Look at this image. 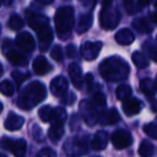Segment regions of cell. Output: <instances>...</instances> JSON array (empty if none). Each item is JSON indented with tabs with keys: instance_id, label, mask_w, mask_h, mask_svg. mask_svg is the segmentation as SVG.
Segmentation results:
<instances>
[{
	"instance_id": "11",
	"label": "cell",
	"mask_w": 157,
	"mask_h": 157,
	"mask_svg": "<svg viewBox=\"0 0 157 157\" xmlns=\"http://www.w3.org/2000/svg\"><path fill=\"white\" fill-rule=\"evenodd\" d=\"M88 137L87 136H82V137H76L72 139V142L68 145L66 144L65 146H69L70 148H66V152H69L71 154H84L87 152L88 147Z\"/></svg>"
},
{
	"instance_id": "45",
	"label": "cell",
	"mask_w": 157,
	"mask_h": 157,
	"mask_svg": "<svg viewBox=\"0 0 157 157\" xmlns=\"http://www.w3.org/2000/svg\"><path fill=\"white\" fill-rule=\"evenodd\" d=\"M2 109H3V107H2V103L0 102V114H1V112H2Z\"/></svg>"
},
{
	"instance_id": "29",
	"label": "cell",
	"mask_w": 157,
	"mask_h": 157,
	"mask_svg": "<svg viewBox=\"0 0 157 157\" xmlns=\"http://www.w3.org/2000/svg\"><path fill=\"white\" fill-rule=\"evenodd\" d=\"M8 26H9V28L11 29V30H20V29L23 28V26H24V21H23V18L21 17L20 15H16V14H14V15H12L11 17H10L9 22H8Z\"/></svg>"
},
{
	"instance_id": "40",
	"label": "cell",
	"mask_w": 157,
	"mask_h": 157,
	"mask_svg": "<svg viewBox=\"0 0 157 157\" xmlns=\"http://www.w3.org/2000/svg\"><path fill=\"white\" fill-rule=\"evenodd\" d=\"M152 0H138V7L142 8V7H146V6L150 5V2Z\"/></svg>"
},
{
	"instance_id": "22",
	"label": "cell",
	"mask_w": 157,
	"mask_h": 157,
	"mask_svg": "<svg viewBox=\"0 0 157 157\" xmlns=\"http://www.w3.org/2000/svg\"><path fill=\"white\" fill-rule=\"evenodd\" d=\"M93 16L92 14H84L80 17L78 22V26H76V33L82 35V33H86L90 30V28L93 26Z\"/></svg>"
},
{
	"instance_id": "17",
	"label": "cell",
	"mask_w": 157,
	"mask_h": 157,
	"mask_svg": "<svg viewBox=\"0 0 157 157\" xmlns=\"http://www.w3.org/2000/svg\"><path fill=\"white\" fill-rule=\"evenodd\" d=\"M108 141H109L108 133L105 131L99 130L95 133L94 138H93L92 142H90V146L95 151H102L107 147Z\"/></svg>"
},
{
	"instance_id": "15",
	"label": "cell",
	"mask_w": 157,
	"mask_h": 157,
	"mask_svg": "<svg viewBox=\"0 0 157 157\" xmlns=\"http://www.w3.org/2000/svg\"><path fill=\"white\" fill-rule=\"evenodd\" d=\"M142 109V102L138 99L128 98L127 100L123 101V111L127 116H132L138 114Z\"/></svg>"
},
{
	"instance_id": "2",
	"label": "cell",
	"mask_w": 157,
	"mask_h": 157,
	"mask_svg": "<svg viewBox=\"0 0 157 157\" xmlns=\"http://www.w3.org/2000/svg\"><path fill=\"white\" fill-rule=\"evenodd\" d=\"M26 16L29 27L37 33L40 50L42 52L48 51L53 41V33L51 30L48 18L42 14L29 13V12H27Z\"/></svg>"
},
{
	"instance_id": "42",
	"label": "cell",
	"mask_w": 157,
	"mask_h": 157,
	"mask_svg": "<svg viewBox=\"0 0 157 157\" xmlns=\"http://www.w3.org/2000/svg\"><path fill=\"white\" fill-rule=\"evenodd\" d=\"M36 1L42 3V5H50V3H52L53 1H54V0H36Z\"/></svg>"
},
{
	"instance_id": "16",
	"label": "cell",
	"mask_w": 157,
	"mask_h": 157,
	"mask_svg": "<svg viewBox=\"0 0 157 157\" xmlns=\"http://www.w3.org/2000/svg\"><path fill=\"white\" fill-rule=\"evenodd\" d=\"M33 71L38 74V75H44L48 74L51 70L53 69L52 65L48 61V59L44 56H38L37 58L33 60Z\"/></svg>"
},
{
	"instance_id": "9",
	"label": "cell",
	"mask_w": 157,
	"mask_h": 157,
	"mask_svg": "<svg viewBox=\"0 0 157 157\" xmlns=\"http://www.w3.org/2000/svg\"><path fill=\"white\" fill-rule=\"evenodd\" d=\"M103 44L100 41L96 42H90L87 41L85 43L82 44L81 46V55L85 60H94L98 57L99 53H100L101 48H102Z\"/></svg>"
},
{
	"instance_id": "30",
	"label": "cell",
	"mask_w": 157,
	"mask_h": 157,
	"mask_svg": "<svg viewBox=\"0 0 157 157\" xmlns=\"http://www.w3.org/2000/svg\"><path fill=\"white\" fill-rule=\"evenodd\" d=\"M0 93L5 96H12L14 94V86L10 81H2L0 83Z\"/></svg>"
},
{
	"instance_id": "49",
	"label": "cell",
	"mask_w": 157,
	"mask_h": 157,
	"mask_svg": "<svg viewBox=\"0 0 157 157\" xmlns=\"http://www.w3.org/2000/svg\"><path fill=\"white\" fill-rule=\"evenodd\" d=\"M155 81H156V83H157V78H156V80H155Z\"/></svg>"
},
{
	"instance_id": "12",
	"label": "cell",
	"mask_w": 157,
	"mask_h": 157,
	"mask_svg": "<svg viewBox=\"0 0 157 157\" xmlns=\"http://www.w3.org/2000/svg\"><path fill=\"white\" fill-rule=\"evenodd\" d=\"M15 43L18 48H22L24 52L30 53L35 50V40L29 33H21L16 36Z\"/></svg>"
},
{
	"instance_id": "13",
	"label": "cell",
	"mask_w": 157,
	"mask_h": 157,
	"mask_svg": "<svg viewBox=\"0 0 157 157\" xmlns=\"http://www.w3.org/2000/svg\"><path fill=\"white\" fill-rule=\"evenodd\" d=\"M68 71H69V76H70V80H71L72 84H73L78 90H81L84 84V78H83L81 67H80L78 63H71V65L69 66V70H68Z\"/></svg>"
},
{
	"instance_id": "37",
	"label": "cell",
	"mask_w": 157,
	"mask_h": 157,
	"mask_svg": "<svg viewBox=\"0 0 157 157\" xmlns=\"http://www.w3.org/2000/svg\"><path fill=\"white\" fill-rule=\"evenodd\" d=\"M38 156L41 157H51V156H56V152L48 147H45L43 150H41L39 153H38Z\"/></svg>"
},
{
	"instance_id": "21",
	"label": "cell",
	"mask_w": 157,
	"mask_h": 157,
	"mask_svg": "<svg viewBox=\"0 0 157 157\" xmlns=\"http://www.w3.org/2000/svg\"><path fill=\"white\" fill-rule=\"evenodd\" d=\"M115 41L121 45H129L135 41V35L132 33V31L127 28L121 29L116 33Z\"/></svg>"
},
{
	"instance_id": "44",
	"label": "cell",
	"mask_w": 157,
	"mask_h": 157,
	"mask_svg": "<svg viewBox=\"0 0 157 157\" xmlns=\"http://www.w3.org/2000/svg\"><path fill=\"white\" fill-rule=\"evenodd\" d=\"M2 72H3V69H2V66H1V63H0V76L2 75Z\"/></svg>"
},
{
	"instance_id": "36",
	"label": "cell",
	"mask_w": 157,
	"mask_h": 157,
	"mask_svg": "<svg viewBox=\"0 0 157 157\" xmlns=\"http://www.w3.org/2000/svg\"><path fill=\"white\" fill-rule=\"evenodd\" d=\"M124 8L128 14H132L135 12V2L133 0H124Z\"/></svg>"
},
{
	"instance_id": "20",
	"label": "cell",
	"mask_w": 157,
	"mask_h": 157,
	"mask_svg": "<svg viewBox=\"0 0 157 157\" xmlns=\"http://www.w3.org/2000/svg\"><path fill=\"white\" fill-rule=\"evenodd\" d=\"M52 122L53 124L48 129V135L53 142H57L63 138V133H65V128H63L65 122H60V121H52Z\"/></svg>"
},
{
	"instance_id": "43",
	"label": "cell",
	"mask_w": 157,
	"mask_h": 157,
	"mask_svg": "<svg viewBox=\"0 0 157 157\" xmlns=\"http://www.w3.org/2000/svg\"><path fill=\"white\" fill-rule=\"evenodd\" d=\"M153 22H154L155 24H157V12L155 14H153Z\"/></svg>"
},
{
	"instance_id": "5",
	"label": "cell",
	"mask_w": 157,
	"mask_h": 157,
	"mask_svg": "<svg viewBox=\"0 0 157 157\" xmlns=\"http://www.w3.org/2000/svg\"><path fill=\"white\" fill-rule=\"evenodd\" d=\"M121 14L114 0H105L102 3L100 14H99V22L103 29L105 30H113L120 23Z\"/></svg>"
},
{
	"instance_id": "24",
	"label": "cell",
	"mask_w": 157,
	"mask_h": 157,
	"mask_svg": "<svg viewBox=\"0 0 157 157\" xmlns=\"http://www.w3.org/2000/svg\"><path fill=\"white\" fill-rule=\"evenodd\" d=\"M131 59H132V63H135L136 67L139 69H144L150 65L147 57L141 52H135L131 56Z\"/></svg>"
},
{
	"instance_id": "47",
	"label": "cell",
	"mask_w": 157,
	"mask_h": 157,
	"mask_svg": "<svg viewBox=\"0 0 157 157\" xmlns=\"http://www.w3.org/2000/svg\"><path fill=\"white\" fill-rule=\"evenodd\" d=\"M155 8H156V10H157V1L155 2Z\"/></svg>"
},
{
	"instance_id": "31",
	"label": "cell",
	"mask_w": 157,
	"mask_h": 157,
	"mask_svg": "<svg viewBox=\"0 0 157 157\" xmlns=\"http://www.w3.org/2000/svg\"><path fill=\"white\" fill-rule=\"evenodd\" d=\"M93 102L97 105L98 108H105L107 105V98H105V94L98 92L94 95V98H93Z\"/></svg>"
},
{
	"instance_id": "3",
	"label": "cell",
	"mask_w": 157,
	"mask_h": 157,
	"mask_svg": "<svg viewBox=\"0 0 157 157\" xmlns=\"http://www.w3.org/2000/svg\"><path fill=\"white\" fill-rule=\"evenodd\" d=\"M46 97V90L41 82H31L21 92L17 99V105L22 110H31L41 103Z\"/></svg>"
},
{
	"instance_id": "7",
	"label": "cell",
	"mask_w": 157,
	"mask_h": 157,
	"mask_svg": "<svg viewBox=\"0 0 157 157\" xmlns=\"http://www.w3.org/2000/svg\"><path fill=\"white\" fill-rule=\"evenodd\" d=\"M0 148L10 151L16 157H23L26 154L27 143L24 139L13 140L11 138L3 137L0 140Z\"/></svg>"
},
{
	"instance_id": "41",
	"label": "cell",
	"mask_w": 157,
	"mask_h": 157,
	"mask_svg": "<svg viewBox=\"0 0 157 157\" xmlns=\"http://www.w3.org/2000/svg\"><path fill=\"white\" fill-rule=\"evenodd\" d=\"M11 2H12V0H0V7H1L2 5L10 6L11 5Z\"/></svg>"
},
{
	"instance_id": "33",
	"label": "cell",
	"mask_w": 157,
	"mask_h": 157,
	"mask_svg": "<svg viewBox=\"0 0 157 157\" xmlns=\"http://www.w3.org/2000/svg\"><path fill=\"white\" fill-rule=\"evenodd\" d=\"M29 76H30V74L29 73H21L20 71H14L12 72V78H14V81H15L16 85L17 86H21V84L23 83V82L26 80V78H28Z\"/></svg>"
},
{
	"instance_id": "34",
	"label": "cell",
	"mask_w": 157,
	"mask_h": 157,
	"mask_svg": "<svg viewBox=\"0 0 157 157\" xmlns=\"http://www.w3.org/2000/svg\"><path fill=\"white\" fill-rule=\"evenodd\" d=\"M51 56L54 60L56 61H61L63 59V50L59 45H56L53 48L52 52H51Z\"/></svg>"
},
{
	"instance_id": "8",
	"label": "cell",
	"mask_w": 157,
	"mask_h": 157,
	"mask_svg": "<svg viewBox=\"0 0 157 157\" xmlns=\"http://www.w3.org/2000/svg\"><path fill=\"white\" fill-rule=\"evenodd\" d=\"M111 142L116 150H123L131 145L132 143V137L130 132L124 129H118L114 131L111 137Z\"/></svg>"
},
{
	"instance_id": "32",
	"label": "cell",
	"mask_w": 157,
	"mask_h": 157,
	"mask_svg": "<svg viewBox=\"0 0 157 157\" xmlns=\"http://www.w3.org/2000/svg\"><path fill=\"white\" fill-rule=\"evenodd\" d=\"M143 130L146 136H148L152 139H157V125L155 124H146L143 127Z\"/></svg>"
},
{
	"instance_id": "26",
	"label": "cell",
	"mask_w": 157,
	"mask_h": 157,
	"mask_svg": "<svg viewBox=\"0 0 157 157\" xmlns=\"http://www.w3.org/2000/svg\"><path fill=\"white\" fill-rule=\"evenodd\" d=\"M133 28L137 31L141 33H148L152 31V27L148 24V22L145 20V18H138L135 22L132 23Z\"/></svg>"
},
{
	"instance_id": "38",
	"label": "cell",
	"mask_w": 157,
	"mask_h": 157,
	"mask_svg": "<svg viewBox=\"0 0 157 157\" xmlns=\"http://www.w3.org/2000/svg\"><path fill=\"white\" fill-rule=\"evenodd\" d=\"M84 84H85L86 88H87L88 90H90V88L94 85V78H93V75L90 73L85 75V78H84Z\"/></svg>"
},
{
	"instance_id": "14",
	"label": "cell",
	"mask_w": 157,
	"mask_h": 157,
	"mask_svg": "<svg viewBox=\"0 0 157 157\" xmlns=\"http://www.w3.org/2000/svg\"><path fill=\"white\" fill-rule=\"evenodd\" d=\"M121 121V116L116 109H109L99 113L98 123L101 125H114Z\"/></svg>"
},
{
	"instance_id": "23",
	"label": "cell",
	"mask_w": 157,
	"mask_h": 157,
	"mask_svg": "<svg viewBox=\"0 0 157 157\" xmlns=\"http://www.w3.org/2000/svg\"><path fill=\"white\" fill-rule=\"evenodd\" d=\"M141 90L147 96H153L157 93V83L152 78H143L140 82Z\"/></svg>"
},
{
	"instance_id": "35",
	"label": "cell",
	"mask_w": 157,
	"mask_h": 157,
	"mask_svg": "<svg viewBox=\"0 0 157 157\" xmlns=\"http://www.w3.org/2000/svg\"><path fill=\"white\" fill-rule=\"evenodd\" d=\"M33 138H35V139L37 140L38 142L43 141V139H44L43 133H42V130L40 129V127H39V126H37V125H35V126H33Z\"/></svg>"
},
{
	"instance_id": "28",
	"label": "cell",
	"mask_w": 157,
	"mask_h": 157,
	"mask_svg": "<svg viewBox=\"0 0 157 157\" xmlns=\"http://www.w3.org/2000/svg\"><path fill=\"white\" fill-rule=\"evenodd\" d=\"M138 153H139L140 156H143V157L151 156L154 153V145L150 141H147V140H143L141 142V144H140Z\"/></svg>"
},
{
	"instance_id": "25",
	"label": "cell",
	"mask_w": 157,
	"mask_h": 157,
	"mask_svg": "<svg viewBox=\"0 0 157 157\" xmlns=\"http://www.w3.org/2000/svg\"><path fill=\"white\" fill-rule=\"evenodd\" d=\"M131 94H132L131 87L129 85H125V84L118 86V87L116 88V92H115L116 98L121 101H125L128 98H130Z\"/></svg>"
},
{
	"instance_id": "4",
	"label": "cell",
	"mask_w": 157,
	"mask_h": 157,
	"mask_svg": "<svg viewBox=\"0 0 157 157\" xmlns=\"http://www.w3.org/2000/svg\"><path fill=\"white\" fill-rule=\"evenodd\" d=\"M55 28L58 38L65 40L69 37L74 26V11L71 7H61L55 14Z\"/></svg>"
},
{
	"instance_id": "50",
	"label": "cell",
	"mask_w": 157,
	"mask_h": 157,
	"mask_svg": "<svg viewBox=\"0 0 157 157\" xmlns=\"http://www.w3.org/2000/svg\"><path fill=\"white\" fill-rule=\"evenodd\" d=\"M156 41H157V38H156Z\"/></svg>"
},
{
	"instance_id": "10",
	"label": "cell",
	"mask_w": 157,
	"mask_h": 157,
	"mask_svg": "<svg viewBox=\"0 0 157 157\" xmlns=\"http://www.w3.org/2000/svg\"><path fill=\"white\" fill-rule=\"evenodd\" d=\"M51 93L56 97H63L67 94L68 88H69V84H68V80L63 75H58L52 80L50 84Z\"/></svg>"
},
{
	"instance_id": "6",
	"label": "cell",
	"mask_w": 157,
	"mask_h": 157,
	"mask_svg": "<svg viewBox=\"0 0 157 157\" xmlns=\"http://www.w3.org/2000/svg\"><path fill=\"white\" fill-rule=\"evenodd\" d=\"M97 105L90 100H82L78 105V111L82 118L88 126H94L98 122L99 113L97 112Z\"/></svg>"
},
{
	"instance_id": "39",
	"label": "cell",
	"mask_w": 157,
	"mask_h": 157,
	"mask_svg": "<svg viewBox=\"0 0 157 157\" xmlns=\"http://www.w3.org/2000/svg\"><path fill=\"white\" fill-rule=\"evenodd\" d=\"M66 51H67L68 57H70V58H74L76 56V48L73 44H69L67 46V48H66Z\"/></svg>"
},
{
	"instance_id": "18",
	"label": "cell",
	"mask_w": 157,
	"mask_h": 157,
	"mask_svg": "<svg viewBox=\"0 0 157 157\" xmlns=\"http://www.w3.org/2000/svg\"><path fill=\"white\" fill-rule=\"evenodd\" d=\"M3 52L6 54V57L9 59L12 65L16 66V67H24L27 65V61H28L27 58L18 51L10 48L9 51H3Z\"/></svg>"
},
{
	"instance_id": "1",
	"label": "cell",
	"mask_w": 157,
	"mask_h": 157,
	"mask_svg": "<svg viewBox=\"0 0 157 157\" xmlns=\"http://www.w3.org/2000/svg\"><path fill=\"white\" fill-rule=\"evenodd\" d=\"M128 63L117 56H111L105 58L99 65L100 75L107 82H120L126 80L129 75Z\"/></svg>"
},
{
	"instance_id": "46",
	"label": "cell",
	"mask_w": 157,
	"mask_h": 157,
	"mask_svg": "<svg viewBox=\"0 0 157 157\" xmlns=\"http://www.w3.org/2000/svg\"><path fill=\"white\" fill-rule=\"evenodd\" d=\"M98 1H100V2H101V5H102V3H103V2H105V0H98Z\"/></svg>"
},
{
	"instance_id": "19",
	"label": "cell",
	"mask_w": 157,
	"mask_h": 157,
	"mask_svg": "<svg viewBox=\"0 0 157 157\" xmlns=\"http://www.w3.org/2000/svg\"><path fill=\"white\" fill-rule=\"evenodd\" d=\"M24 123H25L24 117H22L20 115H16L14 113H10L9 116L5 121V128L10 131H15L22 128Z\"/></svg>"
},
{
	"instance_id": "27",
	"label": "cell",
	"mask_w": 157,
	"mask_h": 157,
	"mask_svg": "<svg viewBox=\"0 0 157 157\" xmlns=\"http://www.w3.org/2000/svg\"><path fill=\"white\" fill-rule=\"evenodd\" d=\"M38 114H39V117L42 122H44V123L52 122L53 114H54V109L51 108L50 105H44V107L40 108L39 111H38Z\"/></svg>"
},
{
	"instance_id": "48",
	"label": "cell",
	"mask_w": 157,
	"mask_h": 157,
	"mask_svg": "<svg viewBox=\"0 0 157 157\" xmlns=\"http://www.w3.org/2000/svg\"><path fill=\"white\" fill-rule=\"evenodd\" d=\"M0 33H1V26H0Z\"/></svg>"
}]
</instances>
